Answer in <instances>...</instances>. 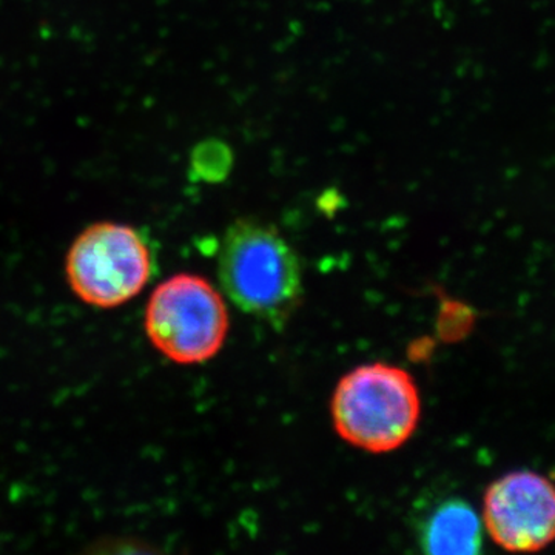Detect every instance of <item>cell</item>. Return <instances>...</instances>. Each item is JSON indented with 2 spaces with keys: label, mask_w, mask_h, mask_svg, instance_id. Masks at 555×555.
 <instances>
[{
  "label": "cell",
  "mask_w": 555,
  "mask_h": 555,
  "mask_svg": "<svg viewBox=\"0 0 555 555\" xmlns=\"http://www.w3.org/2000/svg\"><path fill=\"white\" fill-rule=\"evenodd\" d=\"M331 409L343 440L372 454H386L414 436L422 398L414 377L403 367L372 363L339 379Z\"/></svg>",
  "instance_id": "obj_2"
},
{
  "label": "cell",
  "mask_w": 555,
  "mask_h": 555,
  "mask_svg": "<svg viewBox=\"0 0 555 555\" xmlns=\"http://www.w3.org/2000/svg\"><path fill=\"white\" fill-rule=\"evenodd\" d=\"M152 270V251L141 233L112 221L83 229L65 258V278L73 294L96 309H116L138 297Z\"/></svg>",
  "instance_id": "obj_4"
},
{
  "label": "cell",
  "mask_w": 555,
  "mask_h": 555,
  "mask_svg": "<svg viewBox=\"0 0 555 555\" xmlns=\"http://www.w3.org/2000/svg\"><path fill=\"white\" fill-rule=\"evenodd\" d=\"M218 278L230 301L247 315L283 326L302 299L297 251L276 228L257 219L233 222L222 240Z\"/></svg>",
  "instance_id": "obj_1"
},
{
  "label": "cell",
  "mask_w": 555,
  "mask_h": 555,
  "mask_svg": "<svg viewBox=\"0 0 555 555\" xmlns=\"http://www.w3.org/2000/svg\"><path fill=\"white\" fill-rule=\"evenodd\" d=\"M228 305L206 278L178 273L150 295L144 328L152 346L177 364H201L218 356L229 335Z\"/></svg>",
  "instance_id": "obj_3"
},
{
  "label": "cell",
  "mask_w": 555,
  "mask_h": 555,
  "mask_svg": "<svg viewBox=\"0 0 555 555\" xmlns=\"http://www.w3.org/2000/svg\"><path fill=\"white\" fill-rule=\"evenodd\" d=\"M415 532L426 554L474 555L483 547V524L476 509L454 496L423 507Z\"/></svg>",
  "instance_id": "obj_6"
},
{
  "label": "cell",
  "mask_w": 555,
  "mask_h": 555,
  "mask_svg": "<svg viewBox=\"0 0 555 555\" xmlns=\"http://www.w3.org/2000/svg\"><path fill=\"white\" fill-rule=\"evenodd\" d=\"M483 526L509 553H537L555 542V485L535 470H511L488 486Z\"/></svg>",
  "instance_id": "obj_5"
},
{
  "label": "cell",
  "mask_w": 555,
  "mask_h": 555,
  "mask_svg": "<svg viewBox=\"0 0 555 555\" xmlns=\"http://www.w3.org/2000/svg\"><path fill=\"white\" fill-rule=\"evenodd\" d=\"M232 167V149L219 139H207L193 150L190 175L198 182L219 184L228 179Z\"/></svg>",
  "instance_id": "obj_7"
}]
</instances>
